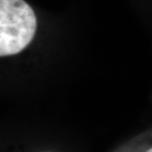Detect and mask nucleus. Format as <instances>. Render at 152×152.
Listing matches in <instances>:
<instances>
[{"mask_svg":"<svg viewBox=\"0 0 152 152\" xmlns=\"http://www.w3.org/2000/svg\"><path fill=\"white\" fill-rule=\"evenodd\" d=\"M37 30L35 12L24 0H0V56L27 48Z\"/></svg>","mask_w":152,"mask_h":152,"instance_id":"f257e3e1","label":"nucleus"},{"mask_svg":"<svg viewBox=\"0 0 152 152\" xmlns=\"http://www.w3.org/2000/svg\"><path fill=\"white\" fill-rule=\"evenodd\" d=\"M146 152H152V148H150V149H149V150H147Z\"/></svg>","mask_w":152,"mask_h":152,"instance_id":"f03ea898","label":"nucleus"}]
</instances>
